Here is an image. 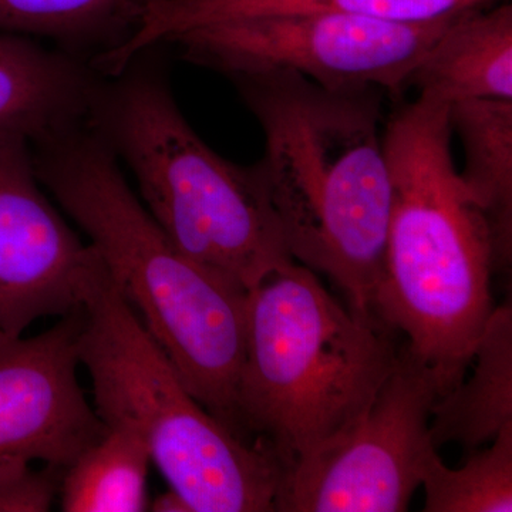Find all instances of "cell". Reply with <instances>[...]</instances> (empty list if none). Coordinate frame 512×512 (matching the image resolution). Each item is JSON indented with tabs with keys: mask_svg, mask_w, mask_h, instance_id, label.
Wrapping results in <instances>:
<instances>
[{
	"mask_svg": "<svg viewBox=\"0 0 512 512\" xmlns=\"http://www.w3.org/2000/svg\"><path fill=\"white\" fill-rule=\"evenodd\" d=\"M229 80L264 134L259 170L293 261L373 318L392 210L382 90L328 89L293 72Z\"/></svg>",
	"mask_w": 512,
	"mask_h": 512,
	"instance_id": "1",
	"label": "cell"
},
{
	"mask_svg": "<svg viewBox=\"0 0 512 512\" xmlns=\"http://www.w3.org/2000/svg\"><path fill=\"white\" fill-rule=\"evenodd\" d=\"M32 148L40 183L82 229L192 396L242 437L237 389L247 345V289L175 247L92 126Z\"/></svg>",
	"mask_w": 512,
	"mask_h": 512,
	"instance_id": "2",
	"label": "cell"
},
{
	"mask_svg": "<svg viewBox=\"0 0 512 512\" xmlns=\"http://www.w3.org/2000/svg\"><path fill=\"white\" fill-rule=\"evenodd\" d=\"M451 137L448 104L427 97L384 121L392 210L372 311L407 336L440 396L466 376L494 311L490 232L458 174Z\"/></svg>",
	"mask_w": 512,
	"mask_h": 512,
	"instance_id": "3",
	"label": "cell"
},
{
	"mask_svg": "<svg viewBox=\"0 0 512 512\" xmlns=\"http://www.w3.org/2000/svg\"><path fill=\"white\" fill-rule=\"evenodd\" d=\"M90 126L192 261L248 292L293 262L258 163H232L195 133L151 50L106 77Z\"/></svg>",
	"mask_w": 512,
	"mask_h": 512,
	"instance_id": "4",
	"label": "cell"
},
{
	"mask_svg": "<svg viewBox=\"0 0 512 512\" xmlns=\"http://www.w3.org/2000/svg\"><path fill=\"white\" fill-rule=\"evenodd\" d=\"M397 355L380 323L340 305L312 269L282 266L248 293L239 433L268 444L285 474L366 413Z\"/></svg>",
	"mask_w": 512,
	"mask_h": 512,
	"instance_id": "5",
	"label": "cell"
},
{
	"mask_svg": "<svg viewBox=\"0 0 512 512\" xmlns=\"http://www.w3.org/2000/svg\"><path fill=\"white\" fill-rule=\"evenodd\" d=\"M77 350L101 423L136 436L191 512L275 511L281 461L192 396L103 264L84 293Z\"/></svg>",
	"mask_w": 512,
	"mask_h": 512,
	"instance_id": "6",
	"label": "cell"
},
{
	"mask_svg": "<svg viewBox=\"0 0 512 512\" xmlns=\"http://www.w3.org/2000/svg\"><path fill=\"white\" fill-rule=\"evenodd\" d=\"M458 15L429 22L342 13L262 16L190 29L163 46L228 79L293 72L328 89L376 87L400 99L417 64Z\"/></svg>",
	"mask_w": 512,
	"mask_h": 512,
	"instance_id": "7",
	"label": "cell"
},
{
	"mask_svg": "<svg viewBox=\"0 0 512 512\" xmlns=\"http://www.w3.org/2000/svg\"><path fill=\"white\" fill-rule=\"evenodd\" d=\"M439 396L433 370L400 352L366 413L285 471L275 511H406L437 451L430 416Z\"/></svg>",
	"mask_w": 512,
	"mask_h": 512,
	"instance_id": "8",
	"label": "cell"
},
{
	"mask_svg": "<svg viewBox=\"0 0 512 512\" xmlns=\"http://www.w3.org/2000/svg\"><path fill=\"white\" fill-rule=\"evenodd\" d=\"M101 264L47 198L32 143L0 134V332L20 336L37 319L79 311Z\"/></svg>",
	"mask_w": 512,
	"mask_h": 512,
	"instance_id": "9",
	"label": "cell"
},
{
	"mask_svg": "<svg viewBox=\"0 0 512 512\" xmlns=\"http://www.w3.org/2000/svg\"><path fill=\"white\" fill-rule=\"evenodd\" d=\"M82 308L40 335L0 332V466L66 470L103 436L77 377Z\"/></svg>",
	"mask_w": 512,
	"mask_h": 512,
	"instance_id": "10",
	"label": "cell"
},
{
	"mask_svg": "<svg viewBox=\"0 0 512 512\" xmlns=\"http://www.w3.org/2000/svg\"><path fill=\"white\" fill-rule=\"evenodd\" d=\"M104 80L89 60L0 32V134L35 144L89 126Z\"/></svg>",
	"mask_w": 512,
	"mask_h": 512,
	"instance_id": "11",
	"label": "cell"
},
{
	"mask_svg": "<svg viewBox=\"0 0 512 512\" xmlns=\"http://www.w3.org/2000/svg\"><path fill=\"white\" fill-rule=\"evenodd\" d=\"M491 0H161L151 6L136 35L99 62L101 72L113 76L134 57L161 47L187 30L231 20L291 15L342 13L370 18L429 22L466 10L485 8Z\"/></svg>",
	"mask_w": 512,
	"mask_h": 512,
	"instance_id": "12",
	"label": "cell"
},
{
	"mask_svg": "<svg viewBox=\"0 0 512 512\" xmlns=\"http://www.w3.org/2000/svg\"><path fill=\"white\" fill-rule=\"evenodd\" d=\"M409 87L448 106L512 100V6L460 13L417 64Z\"/></svg>",
	"mask_w": 512,
	"mask_h": 512,
	"instance_id": "13",
	"label": "cell"
},
{
	"mask_svg": "<svg viewBox=\"0 0 512 512\" xmlns=\"http://www.w3.org/2000/svg\"><path fill=\"white\" fill-rule=\"evenodd\" d=\"M470 365V379L463 377L431 407L430 436L436 448L457 443L477 451L512 421L511 305L494 308Z\"/></svg>",
	"mask_w": 512,
	"mask_h": 512,
	"instance_id": "14",
	"label": "cell"
},
{
	"mask_svg": "<svg viewBox=\"0 0 512 512\" xmlns=\"http://www.w3.org/2000/svg\"><path fill=\"white\" fill-rule=\"evenodd\" d=\"M464 148V187L483 212L494 268L512 256V100H464L448 106Z\"/></svg>",
	"mask_w": 512,
	"mask_h": 512,
	"instance_id": "15",
	"label": "cell"
},
{
	"mask_svg": "<svg viewBox=\"0 0 512 512\" xmlns=\"http://www.w3.org/2000/svg\"><path fill=\"white\" fill-rule=\"evenodd\" d=\"M161 0H0V32L49 42L94 64L131 39Z\"/></svg>",
	"mask_w": 512,
	"mask_h": 512,
	"instance_id": "16",
	"label": "cell"
},
{
	"mask_svg": "<svg viewBox=\"0 0 512 512\" xmlns=\"http://www.w3.org/2000/svg\"><path fill=\"white\" fill-rule=\"evenodd\" d=\"M146 446L127 431L106 429L93 446L63 470L59 497L64 512H143L150 501Z\"/></svg>",
	"mask_w": 512,
	"mask_h": 512,
	"instance_id": "17",
	"label": "cell"
},
{
	"mask_svg": "<svg viewBox=\"0 0 512 512\" xmlns=\"http://www.w3.org/2000/svg\"><path fill=\"white\" fill-rule=\"evenodd\" d=\"M427 512L512 511V421L487 450L474 451L461 468H448L439 453L424 467Z\"/></svg>",
	"mask_w": 512,
	"mask_h": 512,
	"instance_id": "18",
	"label": "cell"
},
{
	"mask_svg": "<svg viewBox=\"0 0 512 512\" xmlns=\"http://www.w3.org/2000/svg\"><path fill=\"white\" fill-rule=\"evenodd\" d=\"M62 470L30 463L0 466V512H46L59 495Z\"/></svg>",
	"mask_w": 512,
	"mask_h": 512,
	"instance_id": "19",
	"label": "cell"
},
{
	"mask_svg": "<svg viewBox=\"0 0 512 512\" xmlns=\"http://www.w3.org/2000/svg\"><path fill=\"white\" fill-rule=\"evenodd\" d=\"M148 507L154 512H191L183 497L168 488L163 494H158Z\"/></svg>",
	"mask_w": 512,
	"mask_h": 512,
	"instance_id": "20",
	"label": "cell"
}]
</instances>
